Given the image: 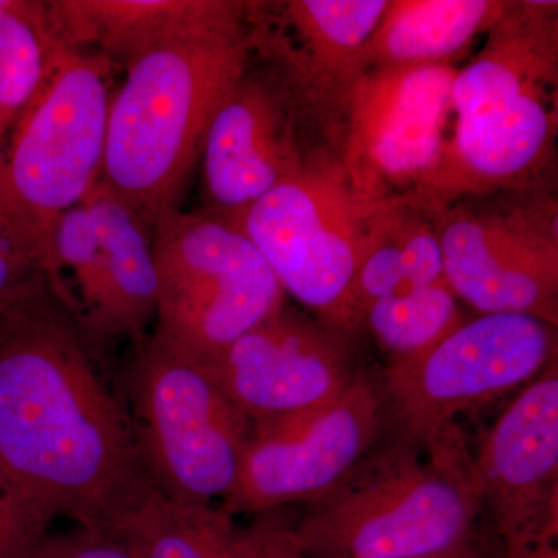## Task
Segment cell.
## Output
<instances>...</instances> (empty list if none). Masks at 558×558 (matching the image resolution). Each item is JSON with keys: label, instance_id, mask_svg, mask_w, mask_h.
<instances>
[{"label": "cell", "instance_id": "277c9868", "mask_svg": "<svg viewBox=\"0 0 558 558\" xmlns=\"http://www.w3.org/2000/svg\"><path fill=\"white\" fill-rule=\"evenodd\" d=\"M369 454L295 520L307 556L411 558L473 539L483 505L457 425L428 446L392 440Z\"/></svg>", "mask_w": 558, "mask_h": 558}, {"label": "cell", "instance_id": "e0dca14e", "mask_svg": "<svg viewBox=\"0 0 558 558\" xmlns=\"http://www.w3.org/2000/svg\"><path fill=\"white\" fill-rule=\"evenodd\" d=\"M240 0H54L47 2L51 32L75 49L95 47L110 64L131 62L160 47L201 38L248 21Z\"/></svg>", "mask_w": 558, "mask_h": 558}, {"label": "cell", "instance_id": "6da1fadb", "mask_svg": "<svg viewBox=\"0 0 558 558\" xmlns=\"http://www.w3.org/2000/svg\"><path fill=\"white\" fill-rule=\"evenodd\" d=\"M0 468L58 515L100 531L157 494L119 369L50 286L0 315Z\"/></svg>", "mask_w": 558, "mask_h": 558}, {"label": "cell", "instance_id": "3957f363", "mask_svg": "<svg viewBox=\"0 0 558 558\" xmlns=\"http://www.w3.org/2000/svg\"><path fill=\"white\" fill-rule=\"evenodd\" d=\"M248 21L131 62L110 100L101 179L154 229L179 209L219 106L250 68Z\"/></svg>", "mask_w": 558, "mask_h": 558}, {"label": "cell", "instance_id": "7a4b0ae2", "mask_svg": "<svg viewBox=\"0 0 558 558\" xmlns=\"http://www.w3.org/2000/svg\"><path fill=\"white\" fill-rule=\"evenodd\" d=\"M558 3L509 2L451 84L446 159L428 202L548 189L558 124Z\"/></svg>", "mask_w": 558, "mask_h": 558}, {"label": "cell", "instance_id": "7402d4cb", "mask_svg": "<svg viewBox=\"0 0 558 558\" xmlns=\"http://www.w3.org/2000/svg\"><path fill=\"white\" fill-rule=\"evenodd\" d=\"M54 39L47 2L5 0L0 7V172L7 138L46 78Z\"/></svg>", "mask_w": 558, "mask_h": 558}, {"label": "cell", "instance_id": "5b68a950", "mask_svg": "<svg viewBox=\"0 0 558 558\" xmlns=\"http://www.w3.org/2000/svg\"><path fill=\"white\" fill-rule=\"evenodd\" d=\"M112 69L101 54L54 39L46 78L2 154L0 220L69 310L54 231L101 179Z\"/></svg>", "mask_w": 558, "mask_h": 558}, {"label": "cell", "instance_id": "8fae6325", "mask_svg": "<svg viewBox=\"0 0 558 558\" xmlns=\"http://www.w3.org/2000/svg\"><path fill=\"white\" fill-rule=\"evenodd\" d=\"M558 215L548 189L464 197L436 207L447 284L478 314L558 325Z\"/></svg>", "mask_w": 558, "mask_h": 558}, {"label": "cell", "instance_id": "30bf717a", "mask_svg": "<svg viewBox=\"0 0 558 558\" xmlns=\"http://www.w3.org/2000/svg\"><path fill=\"white\" fill-rule=\"evenodd\" d=\"M457 72L453 64L442 62L360 73L341 109L332 146L360 201L428 202L449 145Z\"/></svg>", "mask_w": 558, "mask_h": 558}, {"label": "cell", "instance_id": "4fadbf2b", "mask_svg": "<svg viewBox=\"0 0 558 558\" xmlns=\"http://www.w3.org/2000/svg\"><path fill=\"white\" fill-rule=\"evenodd\" d=\"M501 558H558V366H546L473 457Z\"/></svg>", "mask_w": 558, "mask_h": 558}, {"label": "cell", "instance_id": "ac0fdd59", "mask_svg": "<svg viewBox=\"0 0 558 558\" xmlns=\"http://www.w3.org/2000/svg\"><path fill=\"white\" fill-rule=\"evenodd\" d=\"M436 205L400 197L373 205L363 230L354 303L362 328L366 307L407 286L442 281Z\"/></svg>", "mask_w": 558, "mask_h": 558}, {"label": "cell", "instance_id": "5bb4252c", "mask_svg": "<svg viewBox=\"0 0 558 558\" xmlns=\"http://www.w3.org/2000/svg\"><path fill=\"white\" fill-rule=\"evenodd\" d=\"M354 341L286 301L275 314L205 362L250 424L292 416L339 398L362 369Z\"/></svg>", "mask_w": 558, "mask_h": 558}, {"label": "cell", "instance_id": "44dd1931", "mask_svg": "<svg viewBox=\"0 0 558 558\" xmlns=\"http://www.w3.org/2000/svg\"><path fill=\"white\" fill-rule=\"evenodd\" d=\"M234 517L211 502L150 495L117 526L135 558H236Z\"/></svg>", "mask_w": 558, "mask_h": 558}, {"label": "cell", "instance_id": "ba28073f", "mask_svg": "<svg viewBox=\"0 0 558 558\" xmlns=\"http://www.w3.org/2000/svg\"><path fill=\"white\" fill-rule=\"evenodd\" d=\"M373 205L360 201L332 150L230 219L258 247L286 295L355 341L354 303L363 230Z\"/></svg>", "mask_w": 558, "mask_h": 558}, {"label": "cell", "instance_id": "d4e9b609", "mask_svg": "<svg viewBox=\"0 0 558 558\" xmlns=\"http://www.w3.org/2000/svg\"><path fill=\"white\" fill-rule=\"evenodd\" d=\"M236 558H311L301 546L295 520L282 509L252 515L244 527H238Z\"/></svg>", "mask_w": 558, "mask_h": 558}, {"label": "cell", "instance_id": "cb8c5ba5", "mask_svg": "<svg viewBox=\"0 0 558 558\" xmlns=\"http://www.w3.org/2000/svg\"><path fill=\"white\" fill-rule=\"evenodd\" d=\"M57 510L0 468V558H32L51 534Z\"/></svg>", "mask_w": 558, "mask_h": 558}, {"label": "cell", "instance_id": "2e32d148", "mask_svg": "<svg viewBox=\"0 0 558 558\" xmlns=\"http://www.w3.org/2000/svg\"><path fill=\"white\" fill-rule=\"evenodd\" d=\"M263 16L250 3L253 51L292 92L332 150L348 92L363 72L362 54L388 0H288Z\"/></svg>", "mask_w": 558, "mask_h": 558}, {"label": "cell", "instance_id": "ffe728a7", "mask_svg": "<svg viewBox=\"0 0 558 558\" xmlns=\"http://www.w3.org/2000/svg\"><path fill=\"white\" fill-rule=\"evenodd\" d=\"M506 0H388L362 54L363 70L442 64L487 33L508 10Z\"/></svg>", "mask_w": 558, "mask_h": 558}, {"label": "cell", "instance_id": "4316f807", "mask_svg": "<svg viewBox=\"0 0 558 558\" xmlns=\"http://www.w3.org/2000/svg\"><path fill=\"white\" fill-rule=\"evenodd\" d=\"M32 558H135L128 543L116 532L76 527L65 534H50Z\"/></svg>", "mask_w": 558, "mask_h": 558}, {"label": "cell", "instance_id": "d6986e66", "mask_svg": "<svg viewBox=\"0 0 558 558\" xmlns=\"http://www.w3.org/2000/svg\"><path fill=\"white\" fill-rule=\"evenodd\" d=\"M89 211L109 288L108 343L146 336L157 312L153 227L100 179L83 201Z\"/></svg>", "mask_w": 558, "mask_h": 558}, {"label": "cell", "instance_id": "603a6c76", "mask_svg": "<svg viewBox=\"0 0 558 558\" xmlns=\"http://www.w3.org/2000/svg\"><path fill=\"white\" fill-rule=\"evenodd\" d=\"M464 319L457 295L442 279L407 286L374 301L363 314L362 332H368L391 362L433 347Z\"/></svg>", "mask_w": 558, "mask_h": 558}, {"label": "cell", "instance_id": "9c48e42d", "mask_svg": "<svg viewBox=\"0 0 558 558\" xmlns=\"http://www.w3.org/2000/svg\"><path fill=\"white\" fill-rule=\"evenodd\" d=\"M557 357V326L523 314H478L381 374L385 425L425 447L454 417L529 384Z\"/></svg>", "mask_w": 558, "mask_h": 558}, {"label": "cell", "instance_id": "52a82bcc", "mask_svg": "<svg viewBox=\"0 0 558 558\" xmlns=\"http://www.w3.org/2000/svg\"><path fill=\"white\" fill-rule=\"evenodd\" d=\"M154 332L209 362L288 301L258 247L213 213L161 216L153 229Z\"/></svg>", "mask_w": 558, "mask_h": 558}, {"label": "cell", "instance_id": "484cf974", "mask_svg": "<svg viewBox=\"0 0 558 558\" xmlns=\"http://www.w3.org/2000/svg\"><path fill=\"white\" fill-rule=\"evenodd\" d=\"M49 286L24 250L0 220V315Z\"/></svg>", "mask_w": 558, "mask_h": 558}, {"label": "cell", "instance_id": "8992f818", "mask_svg": "<svg viewBox=\"0 0 558 558\" xmlns=\"http://www.w3.org/2000/svg\"><path fill=\"white\" fill-rule=\"evenodd\" d=\"M140 462L165 498H227L240 475L252 424L204 360L156 332L132 341L119 368Z\"/></svg>", "mask_w": 558, "mask_h": 558}, {"label": "cell", "instance_id": "7c38bea8", "mask_svg": "<svg viewBox=\"0 0 558 558\" xmlns=\"http://www.w3.org/2000/svg\"><path fill=\"white\" fill-rule=\"evenodd\" d=\"M384 427V388L365 369L319 409L255 422L220 508L256 515L323 497L368 457Z\"/></svg>", "mask_w": 558, "mask_h": 558}, {"label": "cell", "instance_id": "9a60e30c", "mask_svg": "<svg viewBox=\"0 0 558 558\" xmlns=\"http://www.w3.org/2000/svg\"><path fill=\"white\" fill-rule=\"evenodd\" d=\"M310 126L292 92L274 70L252 72L248 68L219 106L205 135L201 161L208 213L227 220L236 218L330 150L311 148L304 132Z\"/></svg>", "mask_w": 558, "mask_h": 558}, {"label": "cell", "instance_id": "83f0119b", "mask_svg": "<svg viewBox=\"0 0 558 558\" xmlns=\"http://www.w3.org/2000/svg\"><path fill=\"white\" fill-rule=\"evenodd\" d=\"M411 558H501V554H499V550L497 554L490 553V550L480 546L478 543L470 539V542L453 546V548Z\"/></svg>", "mask_w": 558, "mask_h": 558}]
</instances>
